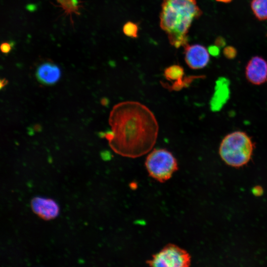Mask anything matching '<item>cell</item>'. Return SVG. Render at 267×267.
I'll return each mask as SVG.
<instances>
[{
    "label": "cell",
    "instance_id": "ac0fdd59",
    "mask_svg": "<svg viewBox=\"0 0 267 267\" xmlns=\"http://www.w3.org/2000/svg\"><path fill=\"white\" fill-rule=\"evenodd\" d=\"M232 0H216L217 2L228 3L232 1Z\"/></svg>",
    "mask_w": 267,
    "mask_h": 267
},
{
    "label": "cell",
    "instance_id": "4fadbf2b",
    "mask_svg": "<svg viewBox=\"0 0 267 267\" xmlns=\"http://www.w3.org/2000/svg\"><path fill=\"white\" fill-rule=\"evenodd\" d=\"M123 31L126 36L136 38L138 37V27L136 23L128 21L124 25Z\"/></svg>",
    "mask_w": 267,
    "mask_h": 267
},
{
    "label": "cell",
    "instance_id": "e0dca14e",
    "mask_svg": "<svg viewBox=\"0 0 267 267\" xmlns=\"http://www.w3.org/2000/svg\"><path fill=\"white\" fill-rule=\"evenodd\" d=\"M11 48V45L8 43H3L0 45L1 51L4 53L9 52Z\"/></svg>",
    "mask_w": 267,
    "mask_h": 267
},
{
    "label": "cell",
    "instance_id": "ba28073f",
    "mask_svg": "<svg viewBox=\"0 0 267 267\" xmlns=\"http://www.w3.org/2000/svg\"><path fill=\"white\" fill-rule=\"evenodd\" d=\"M31 206L33 212L44 220L53 219L59 214V206L52 199L35 197L31 201Z\"/></svg>",
    "mask_w": 267,
    "mask_h": 267
},
{
    "label": "cell",
    "instance_id": "7a4b0ae2",
    "mask_svg": "<svg viewBox=\"0 0 267 267\" xmlns=\"http://www.w3.org/2000/svg\"><path fill=\"white\" fill-rule=\"evenodd\" d=\"M160 26L168 35L170 44L176 48L188 44L187 33L193 21L202 11L196 0H163Z\"/></svg>",
    "mask_w": 267,
    "mask_h": 267
},
{
    "label": "cell",
    "instance_id": "5b68a950",
    "mask_svg": "<svg viewBox=\"0 0 267 267\" xmlns=\"http://www.w3.org/2000/svg\"><path fill=\"white\" fill-rule=\"evenodd\" d=\"M189 254L173 244H169L153 255L147 263L153 267H184L190 265Z\"/></svg>",
    "mask_w": 267,
    "mask_h": 267
},
{
    "label": "cell",
    "instance_id": "2e32d148",
    "mask_svg": "<svg viewBox=\"0 0 267 267\" xmlns=\"http://www.w3.org/2000/svg\"><path fill=\"white\" fill-rule=\"evenodd\" d=\"M214 44L219 46L220 48L223 47L225 46L226 41L223 37L219 36L215 39Z\"/></svg>",
    "mask_w": 267,
    "mask_h": 267
},
{
    "label": "cell",
    "instance_id": "9c48e42d",
    "mask_svg": "<svg viewBox=\"0 0 267 267\" xmlns=\"http://www.w3.org/2000/svg\"><path fill=\"white\" fill-rule=\"evenodd\" d=\"M61 71L58 66L50 62L40 65L37 68L36 76L38 80L45 85H52L60 79Z\"/></svg>",
    "mask_w": 267,
    "mask_h": 267
},
{
    "label": "cell",
    "instance_id": "30bf717a",
    "mask_svg": "<svg viewBox=\"0 0 267 267\" xmlns=\"http://www.w3.org/2000/svg\"><path fill=\"white\" fill-rule=\"evenodd\" d=\"M227 81L225 78H221L217 82L215 92L211 101V107L213 111L220 109L229 97Z\"/></svg>",
    "mask_w": 267,
    "mask_h": 267
},
{
    "label": "cell",
    "instance_id": "8fae6325",
    "mask_svg": "<svg viewBox=\"0 0 267 267\" xmlns=\"http://www.w3.org/2000/svg\"><path fill=\"white\" fill-rule=\"evenodd\" d=\"M250 5L254 15L258 20H267V0H252Z\"/></svg>",
    "mask_w": 267,
    "mask_h": 267
},
{
    "label": "cell",
    "instance_id": "9a60e30c",
    "mask_svg": "<svg viewBox=\"0 0 267 267\" xmlns=\"http://www.w3.org/2000/svg\"><path fill=\"white\" fill-rule=\"evenodd\" d=\"M207 49L209 54L213 56L218 57L220 54V47L215 44L209 46Z\"/></svg>",
    "mask_w": 267,
    "mask_h": 267
},
{
    "label": "cell",
    "instance_id": "d6986e66",
    "mask_svg": "<svg viewBox=\"0 0 267 267\" xmlns=\"http://www.w3.org/2000/svg\"><path fill=\"white\" fill-rule=\"evenodd\" d=\"M266 36L267 37V35H266Z\"/></svg>",
    "mask_w": 267,
    "mask_h": 267
},
{
    "label": "cell",
    "instance_id": "7c38bea8",
    "mask_svg": "<svg viewBox=\"0 0 267 267\" xmlns=\"http://www.w3.org/2000/svg\"><path fill=\"white\" fill-rule=\"evenodd\" d=\"M182 67L178 65H173L167 68L164 72V75L168 79L178 80L183 75Z\"/></svg>",
    "mask_w": 267,
    "mask_h": 267
},
{
    "label": "cell",
    "instance_id": "277c9868",
    "mask_svg": "<svg viewBox=\"0 0 267 267\" xmlns=\"http://www.w3.org/2000/svg\"><path fill=\"white\" fill-rule=\"evenodd\" d=\"M145 165L150 177L163 182L170 179L178 169L176 159L165 149H155L147 156Z\"/></svg>",
    "mask_w": 267,
    "mask_h": 267
},
{
    "label": "cell",
    "instance_id": "6da1fadb",
    "mask_svg": "<svg viewBox=\"0 0 267 267\" xmlns=\"http://www.w3.org/2000/svg\"><path fill=\"white\" fill-rule=\"evenodd\" d=\"M110 132L105 137L117 154L135 158L151 150L158 137L159 126L153 112L145 105L134 101L115 105L110 112Z\"/></svg>",
    "mask_w": 267,
    "mask_h": 267
},
{
    "label": "cell",
    "instance_id": "8992f818",
    "mask_svg": "<svg viewBox=\"0 0 267 267\" xmlns=\"http://www.w3.org/2000/svg\"><path fill=\"white\" fill-rule=\"evenodd\" d=\"M183 47L185 61L190 68L200 69L208 64L209 53L204 46L199 44H187Z\"/></svg>",
    "mask_w": 267,
    "mask_h": 267
},
{
    "label": "cell",
    "instance_id": "3957f363",
    "mask_svg": "<svg viewBox=\"0 0 267 267\" xmlns=\"http://www.w3.org/2000/svg\"><path fill=\"white\" fill-rule=\"evenodd\" d=\"M254 148L251 138L246 133L237 131L223 137L219 146V153L226 165L239 168L250 161Z\"/></svg>",
    "mask_w": 267,
    "mask_h": 267
},
{
    "label": "cell",
    "instance_id": "5bb4252c",
    "mask_svg": "<svg viewBox=\"0 0 267 267\" xmlns=\"http://www.w3.org/2000/svg\"><path fill=\"white\" fill-rule=\"evenodd\" d=\"M223 54L226 58L232 59L236 56L237 51L234 46L228 45L223 48Z\"/></svg>",
    "mask_w": 267,
    "mask_h": 267
},
{
    "label": "cell",
    "instance_id": "52a82bcc",
    "mask_svg": "<svg viewBox=\"0 0 267 267\" xmlns=\"http://www.w3.org/2000/svg\"><path fill=\"white\" fill-rule=\"evenodd\" d=\"M248 81L255 85H260L267 80V61L261 56L252 57L245 67Z\"/></svg>",
    "mask_w": 267,
    "mask_h": 267
}]
</instances>
